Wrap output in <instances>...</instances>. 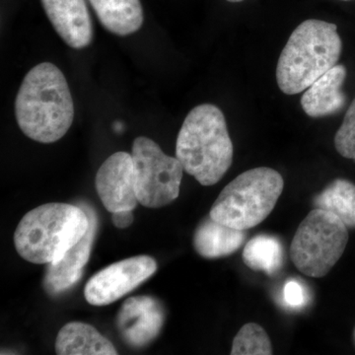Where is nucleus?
Wrapping results in <instances>:
<instances>
[{"instance_id": "1", "label": "nucleus", "mask_w": 355, "mask_h": 355, "mask_svg": "<svg viewBox=\"0 0 355 355\" xmlns=\"http://www.w3.org/2000/svg\"><path fill=\"white\" fill-rule=\"evenodd\" d=\"M15 116L26 137L41 144H53L69 132L74 104L67 79L51 62L33 67L21 84Z\"/></svg>"}, {"instance_id": "2", "label": "nucleus", "mask_w": 355, "mask_h": 355, "mask_svg": "<svg viewBox=\"0 0 355 355\" xmlns=\"http://www.w3.org/2000/svg\"><path fill=\"white\" fill-rule=\"evenodd\" d=\"M232 140L225 116L218 107L202 104L184 119L178 135L176 157L184 171L202 186H214L233 162Z\"/></svg>"}, {"instance_id": "3", "label": "nucleus", "mask_w": 355, "mask_h": 355, "mask_svg": "<svg viewBox=\"0 0 355 355\" xmlns=\"http://www.w3.org/2000/svg\"><path fill=\"white\" fill-rule=\"evenodd\" d=\"M89 224L90 219L83 207L46 203L21 219L14 233V245L21 258L30 263H57L83 239Z\"/></svg>"}, {"instance_id": "4", "label": "nucleus", "mask_w": 355, "mask_h": 355, "mask_svg": "<svg viewBox=\"0 0 355 355\" xmlns=\"http://www.w3.org/2000/svg\"><path fill=\"white\" fill-rule=\"evenodd\" d=\"M343 42L338 27L318 19L306 20L292 32L280 53L277 81L286 95H296L338 64Z\"/></svg>"}, {"instance_id": "5", "label": "nucleus", "mask_w": 355, "mask_h": 355, "mask_svg": "<svg viewBox=\"0 0 355 355\" xmlns=\"http://www.w3.org/2000/svg\"><path fill=\"white\" fill-rule=\"evenodd\" d=\"M284 187V178L272 168L248 170L222 190L209 216L238 230L253 228L272 214Z\"/></svg>"}, {"instance_id": "6", "label": "nucleus", "mask_w": 355, "mask_h": 355, "mask_svg": "<svg viewBox=\"0 0 355 355\" xmlns=\"http://www.w3.org/2000/svg\"><path fill=\"white\" fill-rule=\"evenodd\" d=\"M349 238V228L338 216L327 210L313 209L292 239L291 261L303 275L321 279L342 258Z\"/></svg>"}, {"instance_id": "7", "label": "nucleus", "mask_w": 355, "mask_h": 355, "mask_svg": "<svg viewBox=\"0 0 355 355\" xmlns=\"http://www.w3.org/2000/svg\"><path fill=\"white\" fill-rule=\"evenodd\" d=\"M132 156L140 205L160 209L177 200L184 172L177 157L166 155L155 141L146 137L135 139Z\"/></svg>"}, {"instance_id": "8", "label": "nucleus", "mask_w": 355, "mask_h": 355, "mask_svg": "<svg viewBox=\"0 0 355 355\" xmlns=\"http://www.w3.org/2000/svg\"><path fill=\"white\" fill-rule=\"evenodd\" d=\"M157 263L149 256H137L114 263L93 275L84 291L86 301L93 306H106L135 291L153 277Z\"/></svg>"}, {"instance_id": "9", "label": "nucleus", "mask_w": 355, "mask_h": 355, "mask_svg": "<svg viewBox=\"0 0 355 355\" xmlns=\"http://www.w3.org/2000/svg\"><path fill=\"white\" fill-rule=\"evenodd\" d=\"M96 190L105 209L111 214L132 211L139 200L132 154L123 151L112 154L98 170Z\"/></svg>"}, {"instance_id": "10", "label": "nucleus", "mask_w": 355, "mask_h": 355, "mask_svg": "<svg viewBox=\"0 0 355 355\" xmlns=\"http://www.w3.org/2000/svg\"><path fill=\"white\" fill-rule=\"evenodd\" d=\"M164 321V308L157 299L137 296L128 298L121 306L116 326L128 345L141 349L157 338Z\"/></svg>"}, {"instance_id": "11", "label": "nucleus", "mask_w": 355, "mask_h": 355, "mask_svg": "<svg viewBox=\"0 0 355 355\" xmlns=\"http://www.w3.org/2000/svg\"><path fill=\"white\" fill-rule=\"evenodd\" d=\"M83 207L90 219L87 232L80 241L67 251L62 260L49 263L46 266L43 284L49 295H58L77 284L83 277L84 268L90 258L97 233L98 220L94 210L86 205Z\"/></svg>"}, {"instance_id": "12", "label": "nucleus", "mask_w": 355, "mask_h": 355, "mask_svg": "<svg viewBox=\"0 0 355 355\" xmlns=\"http://www.w3.org/2000/svg\"><path fill=\"white\" fill-rule=\"evenodd\" d=\"M44 12L67 46L81 50L93 40V26L85 0H41Z\"/></svg>"}, {"instance_id": "13", "label": "nucleus", "mask_w": 355, "mask_h": 355, "mask_svg": "<svg viewBox=\"0 0 355 355\" xmlns=\"http://www.w3.org/2000/svg\"><path fill=\"white\" fill-rule=\"evenodd\" d=\"M347 78L345 65L336 64L306 89L301 107L311 118H324L340 113L347 103L343 85Z\"/></svg>"}, {"instance_id": "14", "label": "nucleus", "mask_w": 355, "mask_h": 355, "mask_svg": "<svg viewBox=\"0 0 355 355\" xmlns=\"http://www.w3.org/2000/svg\"><path fill=\"white\" fill-rule=\"evenodd\" d=\"M246 237V231L229 227L209 216L196 229L193 247L202 258H223L237 252Z\"/></svg>"}, {"instance_id": "15", "label": "nucleus", "mask_w": 355, "mask_h": 355, "mask_svg": "<svg viewBox=\"0 0 355 355\" xmlns=\"http://www.w3.org/2000/svg\"><path fill=\"white\" fill-rule=\"evenodd\" d=\"M103 27L120 37L139 31L144 15L140 0H88Z\"/></svg>"}, {"instance_id": "16", "label": "nucleus", "mask_w": 355, "mask_h": 355, "mask_svg": "<svg viewBox=\"0 0 355 355\" xmlns=\"http://www.w3.org/2000/svg\"><path fill=\"white\" fill-rule=\"evenodd\" d=\"M55 352L60 355L118 354L113 343L94 327L71 322L62 327L55 340Z\"/></svg>"}, {"instance_id": "17", "label": "nucleus", "mask_w": 355, "mask_h": 355, "mask_svg": "<svg viewBox=\"0 0 355 355\" xmlns=\"http://www.w3.org/2000/svg\"><path fill=\"white\" fill-rule=\"evenodd\" d=\"M315 209L330 211L349 229H355V184L336 179L313 200Z\"/></svg>"}, {"instance_id": "18", "label": "nucleus", "mask_w": 355, "mask_h": 355, "mask_svg": "<svg viewBox=\"0 0 355 355\" xmlns=\"http://www.w3.org/2000/svg\"><path fill=\"white\" fill-rule=\"evenodd\" d=\"M243 261L254 272L273 275L279 272L284 263V247L275 236H256L245 246Z\"/></svg>"}, {"instance_id": "19", "label": "nucleus", "mask_w": 355, "mask_h": 355, "mask_svg": "<svg viewBox=\"0 0 355 355\" xmlns=\"http://www.w3.org/2000/svg\"><path fill=\"white\" fill-rule=\"evenodd\" d=\"M231 354L270 355L272 354V342L260 324H246L233 340Z\"/></svg>"}, {"instance_id": "20", "label": "nucleus", "mask_w": 355, "mask_h": 355, "mask_svg": "<svg viewBox=\"0 0 355 355\" xmlns=\"http://www.w3.org/2000/svg\"><path fill=\"white\" fill-rule=\"evenodd\" d=\"M335 146L343 157L355 161V98L336 133Z\"/></svg>"}, {"instance_id": "21", "label": "nucleus", "mask_w": 355, "mask_h": 355, "mask_svg": "<svg viewBox=\"0 0 355 355\" xmlns=\"http://www.w3.org/2000/svg\"><path fill=\"white\" fill-rule=\"evenodd\" d=\"M284 304L291 309L298 310L304 307L309 300V294L304 284L295 279L286 282L282 291Z\"/></svg>"}, {"instance_id": "22", "label": "nucleus", "mask_w": 355, "mask_h": 355, "mask_svg": "<svg viewBox=\"0 0 355 355\" xmlns=\"http://www.w3.org/2000/svg\"><path fill=\"white\" fill-rule=\"evenodd\" d=\"M112 216V221L116 228H128L132 225L133 222V214L132 210H125V211L114 212Z\"/></svg>"}, {"instance_id": "23", "label": "nucleus", "mask_w": 355, "mask_h": 355, "mask_svg": "<svg viewBox=\"0 0 355 355\" xmlns=\"http://www.w3.org/2000/svg\"><path fill=\"white\" fill-rule=\"evenodd\" d=\"M228 2H241L243 0H226Z\"/></svg>"}, {"instance_id": "24", "label": "nucleus", "mask_w": 355, "mask_h": 355, "mask_svg": "<svg viewBox=\"0 0 355 355\" xmlns=\"http://www.w3.org/2000/svg\"><path fill=\"white\" fill-rule=\"evenodd\" d=\"M354 345H355V328H354Z\"/></svg>"}, {"instance_id": "25", "label": "nucleus", "mask_w": 355, "mask_h": 355, "mask_svg": "<svg viewBox=\"0 0 355 355\" xmlns=\"http://www.w3.org/2000/svg\"><path fill=\"white\" fill-rule=\"evenodd\" d=\"M343 1H349V0H343Z\"/></svg>"}]
</instances>
